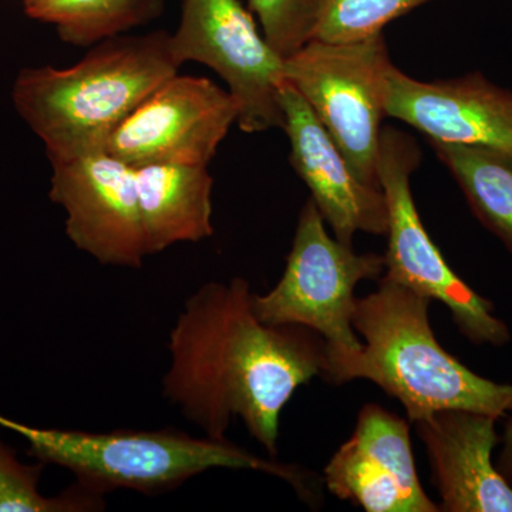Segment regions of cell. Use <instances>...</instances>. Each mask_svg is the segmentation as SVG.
<instances>
[{"label": "cell", "mask_w": 512, "mask_h": 512, "mask_svg": "<svg viewBox=\"0 0 512 512\" xmlns=\"http://www.w3.org/2000/svg\"><path fill=\"white\" fill-rule=\"evenodd\" d=\"M430 302L383 276L377 291L356 299L352 325L362 348L325 356L320 375L335 384L370 380L412 421L453 409L510 416L512 384L485 379L451 356L431 329Z\"/></svg>", "instance_id": "2"}, {"label": "cell", "mask_w": 512, "mask_h": 512, "mask_svg": "<svg viewBox=\"0 0 512 512\" xmlns=\"http://www.w3.org/2000/svg\"><path fill=\"white\" fill-rule=\"evenodd\" d=\"M147 255L214 234L211 177L205 165L150 164L134 168Z\"/></svg>", "instance_id": "15"}, {"label": "cell", "mask_w": 512, "mask_h": 512, "mask_svg": "<svg viewBox=\"0 0 512 512\" xmlns=\"http://www.w3.org/2000/svg\"><path fill=\"white\" fill-rule=\"evenodd\" d=\"M46 464H25L0 441V512H89L104 508V495L77 483L56 497L39 491Z\"/></svg>", "instance_id": "18"}, {"label": "cell", "mask_w": 512, "mask_h": 512, "mask_svg": "<svg viewBox=\"0 0 512 512\" xmlns=\"http://www.w3.org/2000/svg\"><path fill=\"white\" fill-rule=\"evenodd\" d=\"M386 116L416 128L429 141L512 156V92L480 72L420 82L393 66Z\"/></svg>", "instance_id": "11"}, {"label": "cell", "mask_w": 512, "mask_h": 512, "mask_svg": "<svg viewBox=\"0 0 512 512\" xmlns=\"http://www.w3.org/2000/svg\"><path fill=\"white\" fill-rule=\"evenodd\" d=\"M384 256L357 254L330 237L315 202L306 201L281 281L266 295H255L254 309L269 326H302L325 342V356L362 348L352 325L356 286L376 281Z\"/></svg>", "instance_id": "6"}, {"label": "cell", "mask_w": 512, "mask_h": 512, "mask_svg": "<svg viewBox=\"0 0 512 512\" xmlns=\"http://www.w3.org/2000/svg\"><path fill=\"white\" fill-rule=\"evenodd\" d=\"M420 163V147L413 137L399 128L383 127L377 175L387 205L384 276L446 305L458 330L471 342L501 348L510 342V329L495 315L493 303L450 268L424 228L410 185Z\"/></svg>", "instance_id": "5"}, {"label": "cell", "mask_w": 512, "mask_h": 512, "mask_svg": "<svg viewBox=\"0 0 512 512\" xmlns=\"http://www.w3.org/2000/svg\"><path fill=\"white\" fill-rule=\"evenodd\" d=\"M170 45L180 66L197 62L220 74L237 103V123L244 133L284 126L279 104L284 59L266 43L251 10L239 0H184Z\"/></svg>", "instance_id": "8"}, {"label": "cell", "mask_w": 512, "mask_h": 512, "mask_svg": "<svg viewBox=\"0 0 512 512\" xmlns=\"http://www.w3.org/2000/svg\"><path fill=\"white\" fill-rule=\"evenodd\" d=\"M429 143L477 220L512 254V156L441 141Z\"/></svg>", "instance_id": "16"}, {"label": "cell", "mask_w": 512, "mask_h": 512, "mask_svg": "<svg viewBox=\"0 0 512 512\" xmlns=\"http://www.w3.org/2000/svg\"><path fill=\"white\" fill-rule=\"evenodd\" d=\"M37 0H23V3H25V8L26 6H30V5H33V3H36Z\"/></svg>", "instance_id": "22"}, {"label": "cell", "mask_w": 512, "mask_h": 512, "mask_svg": "<svg viewBox=\"0 0 512 512\" xmlns=\"http://www.w3.org/2000/svg\"><path fill=\"white\" fill-rule=\"evenodd\" d=\"M0 426L28 441L30 457L72 471L77 483L100 495L120 488L160 495L212 468H234L281 478L303 500L313 497L311 476L301 468L265 460L227 439H197L175 429L109 433L37 429L3 416Z\"/></svg>", "instance_id": "4"}, {"label": "cell", "mask_w": 512, "mask_h": 512, "mask_svg": "<svg viewBox=\"0 0 512 512\" xmlns=\"http://www.w3.org/2000/svg\"><path fill=\"white\" fill-rule=\"evenodd\" d=\"M238 107L207 77L174 74L111 134L107 153L131 167L205 165L217 154Z\"/></svg>", "instance_id": "9"}, {"label": "cell", "mask_w": 512, "mask_h": 512, "mask_svg": "<svg viewBox=\"0 0 512 512\" xmlns=\"http://www.w3.org/2000/svg\"><path fill=\"white\" fill-rule=\"evenodd\" d=\"M25 10L55 25L63 42L89 47L157 19L164 0H37Z\"/></svg>", "instance_id": "17"}, {"label": "cell", "mask_w": 512, "mask_h": 512, "mask_svg": "<svg viewBox=\"0 0 512 512\" xmlns=\"http://www.w3.org/2000/svg\"><path fill=\"white\" fill-rule=\"evenodd\" d=\"M291 165L311 190L312 200L335 238L352 247L357 232L386 235L387 205L382 188L357 177L311 106L288 82L279 89Z\"/></svg>", "instance_id": "13"}, {"label": "cell", "mask_w": 512, "mask_h": 512, "mask_svg": "<svg viewBox=\"0 0 512 512\" xmlns=\"http://www.w3.org/2000/svg\"><path fill=\"white\" fill-rule=\"evenodd\" d=\"M434 0H318L312 40L355 43L380 35L393 20Z\"/></svg>", "instance_id": "19"}, {"label": "cell", "mask_w": 512, "mask_h": 512, "mask_svg": "<svg viewBox=\"0 0 512 512\" xmlns=\"http://www.w3.org/2000/svg\"><path fill=\"white\" fill-rule=\"evenodd\" d=\"M50 200L66 211V234L103 265L140 268L146 258L134 167L107 151L52 163Z\"/></svg>", "instance_id": "10"}, {"label": "cell", "mask_w": 512, "mask_h": 512, "mask_svg": "<svg viewBox=\"0 0 512 512\" xmlns=\"http://www.w3.org/2000/svg\"><path fill=\"white\" fill-rule=\"evenodd\" d=\"M330 493L367 512H437L421 487L409 426L377 404L360 410L350 439L325 467Z\"/></svg>", "instance_id": "12"}, {"label": "cell", "mask_w": 512, "mask_h": 512, "mask_svg": "<svg viewBox=\"0 0 512 512\" xmlns=\"http://www.w3.org/2000/svg\"><path fill=\"white\" fill-rule=\"evenodd\" d=\"M393 66L383 33L355 43L311 40L284 59L285 82L311 106L357 177L376 188Z\"/></svg>", "instance_id": "7"}, {"label": "cell", "mask_w": 512, "mask_h": 512, "mask_svg": "<svg viewBox=\"0 0 512 512\" xmlns=\"http://www.w3.org/2000/svg\"><path fill=\"white\" fill-rule=\"evenodd\" d=\"M501 451L498 454L495 466L503 474L505 480L512 485V414L508 416L503 437L500 440Z\"/></svg>", "instance_id": "21"}, {"label": "cell", "mask_w": 512, "mask_h": 512, "mask_svg": "<svg viewBox=\"0 0 512 512\" xmlns=\"http://www.w3.org/2000/svg\"><path fill=\"white\" fill-rule=\"evenodd\" d=\"M244 278L208 282L185 302L170 333L165 399L211 439H227L234 417L271 457L279 417L299 386L320 375L325 342L302 326H269Z\"/></svg>", "instance_id": "1"}, {"label": "cell", "mask_w": 512, "mask_h": 512, "mask_svg": "<svg viewBox=\"0 0 512 512\" xmlns=\"http://www.w3.org/2000/svg\"><path fill=\"white\" fill-rule=\"evenodd\" d=\"M497 420L453 409L414 421L440 494V511L512 512V485L493 461L501 440Z\"/></svg>", "instance_id": "14"}, {"label": "cell", "mask_w": 512, "mask_h": 512, "mask_svg": "<svg viewBox=\"0 0 512 512\" xmlns=\"http://www.w3.org/2000/svg\"><path fill=\"white\" fill-rule=\"evenodd\" d=\"M170 36L156 30L111 37L67 69L43 66L19 73L13 101L52 163L107 151L116 128L178 73Z\"/></svg>", "instance_id": "3"}, {"label": "cell", "mask_w": 512, "mask_h": 512, "mask_svg": "<svg viewBox=\"0 0 512 512\" xmlns=\"http://www.w3.org/2000/svg\"><path fill=\"white\" fill-rule=\"evenodd\" d=\"M266 43L282 59L295 55L315 35L318 0H248Z\"/></svg>", "instance_id": "20"}]
</instances>
